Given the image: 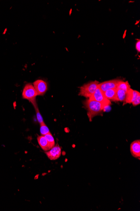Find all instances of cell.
<instances>
[{"label": "cell", "instance_id": "6da1fadb", "mask_svg": "<svg viewBox=\"0 0 140 211\" xmlns=\"http://www.w3.org/2000/svg\"><path fill=\"white\" fill-rule=\"evenodd\" d=\"M85 107L87 110V115L89 121H92L96 115L101 114L102 112L108 105L92 100H86L84 103Z\"/></svg>", "mask_w": 140, "mask_h": 211}, {"label": "cell", "instance_id": "7a4b0ae2", "mask_svg": "<svg viewBox=\"0 0 140 211\" xmlns=\"http://www.w3.org/2000/svg\"><path fill=\"white\" fill-rule=\"evenodd\" d=\"M99 84V82L95 81L84 84L80 88L79 95L86 98H90L98 88Z\"/></svg>", "mask_w": 140, "mask_h": 211}, {"label": "cell", "instance_id": "3957f363", "mask_svg": "<svg viewBox=\"0 0 140 211\" xmlns=\"http://www.w3.org/2000/svg\"><path fill=\"white\" fill-rule=\"evenodd\" d=\"M37 96V92L31 83H27L24 86L22 92V97L23 99L29 101L34 106L37 104L36 101Z\"/></svg>", "mask_w": 140, "mask_h": 211}, {"label": "cell", "instance_id": "277c9868", "mask_svg": "<svg viewBox=\"0 0 140 211\" xmlns=\"http://www.w3.org/2000/svg\"><path fill=\"white\" fill-rule=\"evenodd\" d=\"M89 99L104 104L108 106L111 105V104L110 100L106 98L103 92L99 89L98 86L96 91Z\"/></svg>", "mask_w": 140, "mask_h": 211}, {"label": "cell", "instance_id": "5b68a950", "mask_svg": "<svg viewBox=\"0 0 140 211\" xmlns=\"http://www.w3.org/2000/svg\"><path fill=\"white\" fill-rule=\"evenodd\" d=\"M33 85L38 95L43 96L48 90V85L46 82L43 80H36L33 83Z\"/></svg>", "mask_w": 140, "mask_h": 211}, {"label": "cell", "instance_id": "8992f818", "mask_svg": "<svg viewBox=\"0 0 140 211\" xmlns=\"http://www.w3.org/2000/svg\"><path fill=\"white\" fill-rule=\"evenodd\" d=\"M46 153L47 156L50 159L56 160L58 159L60 157L62 151L60 146L57 143L53 148Z\"/></svg>", "mask_w": 140, "mask_h": 211}, {"label": "cell", "instance_id": "52a82bcc", "mask_svg": "<svg viewBox=\"0 0 140 211\" xmlns=\"http://www.w3.org/2000/svg\"><path fill=\"white\" fill-rule=\"evenodd\" d=\"M121 80L113 79L99 83L98 87L103 92H104L109 89H116L117 84Z\"/></svg>", "mask_w": 140, "mask_h": 211}, {"label": "cell", "instance_id": "ba28073f", "mask_svg": "<svg viewBox=\"0 0 140 211\" xmlns=\"http://www.w3.org/2000/svg\"><path fill=\"white\" fill-rule=\"evenodd\" d=\"M130 151L134 158L140 159V140H137L133 142L130 145Z\"/></svg>", "mask_w": 140, "mask_h": 211}, {"label": "cell", "instance_id": "9c48e42d", "mask_svg": "<svg viewBox=\"0 0 140 211\" xmlns=\"http://www.w3.org/2000/svg\"><path fill=\"white\" fill-rule=\"evenodd\" d=\"M140 96L139 92L130 89L126 93L125 102V103H132L139 96Z\"/></svg>", "mask_w": 140, "mask_h": 211}, {"label": "cell", "instance_id": "30bf717a", "mask_svg": "<svg viewBox=\"0 0 140 211\" xmlns=\"http://www.w3.org/2000/svg\"><path fill=\"white\" fill-rule=\"evenodd\" d=\"M38 142L42 149L45 151H48L51 149L48 142L44 136H39L37 137Z\"/></svg>", "mask_w": 140, "mask_h": 211}, {"label": "cell", "instance_id": "8fae6325", "mask_svg": "<svg viewBox=\"0 0 140 211\" xmlns=\"http://www.w3.org/2000/svg\"><path fill=\"white\" fill-rule=\"evenodd\" d=\"M103 93L104 96L107 100L115 101L116 89H109L104 92Z\"/></svg>", "mask_w": 140, "mask_h": 211}, {"label": "cell", "instance_id": "7c38bea8", "mask_svg": "<svg viewBox=\"0 0 140 211\" xmlns=\"http://www.w3.org/2000/svg\"><path fill=\"white\" fill-rule=\"evenodd\" d=\"M126 92L123 90L116 89L115 101L125 102Z\"/></svg>", "mask_w": 140, "mask_h": 211}, {"label": "cell", "instance_id": "4fadbf2b", "mask_svg": "<svg viewBox=\"0 0 140 211\" xmlns=\"http://www.w3.org/2000/svg\"><path fill=\"white\" fill-rule=\"evenodd\" d=\"M116 89L123 90L126 92L131 89V86L128 81L124 82L121 80L117 83Z\"/></svg>", "mask_w": 140, "mask_h": 211}, {"label": "cell", "instance_id": "5bb4252c", "mask_svg": "<svg viewBox=\"0 0 140 211\" xmlns=\"http://www.w3.org/2000/svg\"><path fill=\"white\" fill-rule=\"evenodd\" d=\"M40 132L42 136H44L50 133L49 129L48 128L47 125L45 124V123L43 122V123L40 124Z\"/></svg>", "mask_w": 140, "mask_h": 211}, {"label": "cell", "instance_id": "9a60e30c", "mask_svg": "<svg viewBox=\"0 0 140 211\" xmlns=\"http://www.w3.org/2000/svg\"><path fill=\"white\" fill-rule=\"evenodd\" d=\"M44 136L46 137L47 140L48 142L50 145V148H51V149H52L55 145V140H54L53 135L50 133Z\"/></svg>", "mask_w": 140, "mask_h": 211}, {"label": "cell", "instance_id": "2e32d148", "mask_svg": "<svg viewBox=\"0 0 140 211\" xmlns=\"http://www.w3.org/2000/svg\"><path fill=\"white\" fill-rule=\"evenodd\" d=\"M34 107L35 109V111H36V115H37V119H38V121L39 123L40 124H41L44 122L43 121V118L41 114H40V112L38 105L37 104V105L34 106Z\"/></svg>", "mask_w": 140, "mask_h": 211}, {"label": "cell", "instance_id": "e0dca14e", "mask_svg": "<svg viewBox=\"0 0 140 211\" xmlns=\"http://www.w3.org/2000/svg\"><path fill=\"white\" fill-rule=\"evenodd\" d=\"M133 106H136L139 105L140 104V96H139L132 103Z\"/></svg>", "mask_w": 140, "mask_h": 211}, {"label": "cell", "instance_id": "ac0fdd59", "mask_svg": "<svg viewBox=\"0 0 140 211\" xmlns=\"http://www.w3.org/2000/svg\"><path fill=\"white\" fill-rule=\"evenodd\" d=\"M135 48H136V50L138 52H140V40H139V41L137 42L136 44H135Z\"/></svg>", "mask_w": 140, "mask_h": 211}]
</instances>
